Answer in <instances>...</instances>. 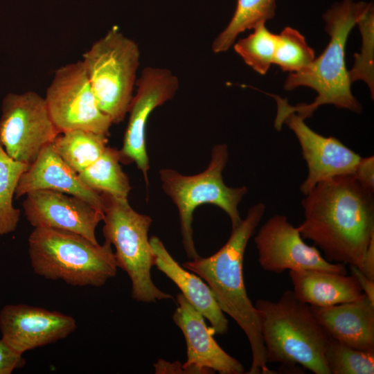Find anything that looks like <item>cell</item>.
Instances as JSON below:
<instances>
[{"mask_svg": "<svg viewBox=\"0 0 374 374\" xmlns=\"http://www.w3.org/2000/svg\"><path fill=\"white\" fill-rule=\"evenodd\" d=\"M30 165L10 157L0 144V235L15 231L21 211L12 204L21 175Z\"/></svg>", "mask_w": 374, "mask_h": 374, "instance_id": "cell-24", "label": "cell"}, {"mask_svg": "<svg viewBox=\"0 0 374 374\" xmlns=\"http://www.w3.org/2000/svg\"><path fill=\"white\" fill-rule=\"evenodd\" d=\"M325 359L330 374L374 373V353L352 348L332 338Z\"/></svg>", "mask_w": 374, "mask_h": 374, "instance_id": "cell-28", "label": "cell"}, {"mask_svg": "<svg viewBox=\"0 0 374 374\" xmlns=\"http://www.w3.org/2000/svg\"><path fill=\"white\" fill-rule=\"evenodd\" d=\"M100 194L103 200V234L105 241L115 247L118 267L130 277L132 299L145 303L172 299V296L158 288L151 278L154 254L148 232L152 218L134 210L127 199Z\"/></svg>", "mask_w": 374, "mask_h": 374, "instance_id": "cell-7", "label": "cell"}, {"mask_svg": "<svg viewBox=\"0 0 374 374\" xmlns=\"http://www.w3.org/2000/svg\"><path fill=\"white\" fill-rule=\"evenodd\" d=\"M179 362L170 363L163 359H159L154 364L156 373H186L182 365Z\"/></svg>", "mask_w": 374, "mask_h": 374, "instance_id": "cell-33", "label": "cell"}, {"mask_svg": "<svg viewBox=\"0 0 374 374\" xmlns=\"http://www.w3.org/2000/svg\"><path fill=\"white\" fill-rule=\"evenodd\" d=\"M60 134L44 98L36 92L10 93L3 99L0 144L12 159L30 165Z\"/></svg>", "mask_w": 374, "mask_h": 374, "instance_id": "cell-10", "label": "cell"}, {"mask_svg": "<svg viewBox=\"0 0 374 374\" xmlns=\"http://www.w3.org/2000/svg\"><path fill=\"white\" fill-rule=\"evenodd\" d=\"M353 174L317 184L301 201L304 219L296 226L330 262L362 270L374 237V197Z\"/></svg>", "mask_w": 374, "mask_h": 374, "instance_id": "cell-1", "label": "cell"}, {"mask_svg": "<svg viewBox=\"0 0 374 374\" xmlns=\"http://www.w3.org/2000/svg\"><path fill=\"white\" fill-rule=\"evenodd\" d=\"M176 299L178 305L172 319L186 340L187 359L182 364L186 373H244L243 365L214 339L215 330L207 326L204 316L181 293L177 295Z\"/></svg>", "mask_w": 374, "mask_h": 374, "instance_id": "cell-16", "label": "cell"}, {"mask_svg": "<svg viewBox=\"0 0 374 374\" xmlns=\"http://www.w3.org/2000/svg\"><path fill=\"white\" fill-rule=\"evenodd\" d=\"M107 142L104 135L73 130L60 134L53 145L62 160L79 174L102 155Z\"/></svg>", "mask_w": 374, "mask_h": 374, "instance_id": "cell-22", "label": "cell"}, {"mask_svg": "<svg viewBox=\"0 0 374 374\" xmlns=\"http://www.w3.org/2000/svg\"><path fill=\"white\" fill-rule=\"evenodd\" d=\"M135 85L137 89L130 105L128 123L118 152L121 163H134L148 186L150 163L145 141L147 123L157 107L175 96L179 80L169 69L148 66L143 69Z\"/></svg>", "mask_w": 374, "mask_h": 374, "instance_id": "cell-12", "label": "cell"}, {"mask_svg": "<svg viewBox=\"0 0 374 374\" xmlns=\"http://www.w3.org/2000/svg\"><path fill=\"white\" fill-rule=\"evenodd\" d=\"M253 240L258 262L265 271L279 274L310 269L347 274L345 264L328 261L317 247L307 244L285 215L276 214L269 218Z\"/></svg>", "mask_w": 374, "mask_h": 374, "instance_id": "cell-11", "label": "cell"}, {"mask_svg": "<svg viewBox=\"0 0 374 374\" xmlns=\"http://www.w3.org/2000/svg\"><path fill=\"white\" fill-rule=\"evenodd\" d=\"M353 175L363 187L374 193L373 156L362 157Z\"/></svg>", "mask_w": 374, "mask_h": 374, "instance_id": "cell-30", "label": "cell"}, {"mask_svg": "<svg viewBox=\"0 0 374 374\" xmlns=\"http://www.w3.org/2000/svg\"><path fill=\"white\" fill-rule=\"evenodd\" d=\"M264 21L252 29L253 31L233 44L235 53L246 64L264 75L273 64L278 35L269 30Z\"/></svg>", "mask_w": 374, "mask_h": 374, "instance_id": "cell-25", "label": "cell"}, {"mask_svg": "<svg viewBox=\"0 0 374 374\" xmlns=\"http://www.w3.org/2000/svg\"><path fill=\"white\" fill-rule=\"evenodd\" d=\"M229 159L225 143L212 148L207 168L194 175H184L175 170H159L162 188L176 205L179 212L182 244L187 256L199 257L193 240V213L197 207L209 204L217 206L229 217L234 229L242 221L238 206L248 189L245 186L230 187L223 180L222 172Z\"/></svg>", "mask_w": 374, "mask_h": 374, "instance_id": "cell-6", "label": "cell"}, {"mask_svg": "<svg viewBox=\"0 0 374 374\" xmlns=\"http://www.w3.org/2000/svg\"><path fill=\"white\" fill-rule=\"evenodd\" d=\"M276 8V0H237L232 18L212 44L213 51L220 53L228 51L240 34L273 19Z\"/></svg>", "mask_w": 374, "mask_h": 374, "instance_id": "cell-23", "label": "cell"}, {"mask_svg": "<svg viewBox=\"0 0 374 374\" xmlns=\"http://www.w3.org/2000/svg\"><path fill=\"white\" fill-rule=\"evenodd\" d=\"M44 99L60 134L82 130L109 135L112 121L98 107L82 61L57 69Z\"/></svg>", "mask_w": 374, "mask_h": 374, "instance_id": "cell-9", "label": "cell"}, {"mask_svg": "<svg viewBox=\"0 0 374 374\" xmlns=\"http://www.w3.org/2000/svg\"><path fill=\"white\" fill-rule=\"evenodd\" d=\"M314 59V50L296 29L287 26L278 35L273 64L283 71L297 72L309 66Z\"/></svg>", "mask_w": 374, "mask_h": 374, "instance_id": "cell-27", "label": "cell"}, {"mask_svg": "<svg viewBox=\"0 0 374 374\" xmlns=\"http://www.w3.org/2000/svg\"><path fill=\"white\" fill-rule=\"evenodd\" d=\"M265 211L262 202L253 205L217 252L183 264L184 268L206 283L222 312L230 316L246 335L252 353L249 374L276 373L267 366L258 312L247 295L243 276L246 247Z\"/></svg>", "mask_w": 374, "mask_h": 374, "instance_id": "cell-2", "label": "cell"}, {"mask_svg": "<svg viewBox=\"0 0 374 374\" xmlns=\"http://www.w3.org/2000/svg\"><path fill=\"white\" fill-rule=\"evenodd\" d=\"M293 292L311 306L328 307L353 301L364 293L355 277L319 270H290Z\"/></svg>", "mask_w": 374, "mask_h": 374, "instance_id": "cell-20", "label": "cell"}, {"mask_svg": "<svg viewBox=\"0 0 374 374\" xmlns=\"http://www.w3.org/2000/svg\"><path fill=\"white\" fill-rule=\"evenodd\" d=\"M361 271L368 278L374 280V237L368 244Z\"/></svg>", "mask_w": 374, "mask_h": 374, "instance_id": "cell-32", "label": "cell"}, {"mask_svg": "<svg viewBox=\"0 0 374 374\" xmlns=\"http://www.w3.org/2000/svg\"><path fill=\"white\" fill-rule=\"evenodd\" d=\"M254 305L267 363L299 364L315 374H330L325 359L330 337L308 304L287 290L277 301L258 299Z\"/></svg>", "mask_w": 374, "mask_h": 374, "instance_id": "cell-4", "label": "cell"}, {"mask_svg": "<svg viewBox=\"0 0 374 374\" xmlns=\"http://www.w3.org/2000/svg\"><path fill=\"white\" fill-rule=\"evenodd\" d=\"M150 243L154 254V265L179 288L188 301L210 322L216 334L226 333L228 320L206 283L181 266L158 237L152 236Z\"/></svg>", "mask_w": 374, "mask_h": 374, "instance_id": "cell-19", "label": "cell"}, {"mask_svg": "<svg viewBox=\"0 0 374 374\" xmlns=\"http://www.w3.org/2000/svg\"><path fill=\"white\" fill-rule=\"evenodd\" d=\"M37 190H51L71 195L103 211L101 194L81 180L78 174L59 156L53 143L45 146L21 175L15 197L17 199Z\"/></svg>", "mask_w": 374, "mask_h": 374, "instance_id": "cell-17", "label": "cell"}, {"mask_svg": "<svg viewBox=\"0 0 374 374\" xmlns=\"http://www.w3.org/2000/svg\"><path fill=\"white\" fill-rule=\"evenodd\" d=\"M28 255L34 272L73 286L100 287L117 272L112 244L93 243L75 233L34 227L28 237Z\"/></svg>", "mask_w": 374, "mask_h": 374, "instance_id": "cell-5", "label": "cell"}, {"mask_svg": "<svg viewBox=\"0 0 374 374\" xmlns=\"http://www.w3.org/2000/svg\"><path fill=\"white\" fill-rule=\"evenodd\" d=\"M285 124L295 134L308 166V175L300 186L306 195L317 184L339 175L353 174L362 157L339 139L324 136L312 130L295 112L276 117L274 127Z\"/></svg>", "mask_w": 374, "mask_h": 374, "instance_id": "cell-13", "label": "cell"}, {"mask_svg": "<svg viewBox=\"0 0 374 374\" xmlns=\"http://www.w3.org/2000/svg\"><path fill=\"white\" fill-rule=\"evenodd\" d=\"M22 206L34 227L67 231L98 243L96 229L103 219V211L80 198L55 190H37L26 195Z\"/></svg>", "mask_w": 374, "mask_h": 374, "instance_id": "cell-15", "label": "cell"}, {"mask_svg": "<svg viewBox=\"0 0 374 374\" xmlns=\"http://www.w3.org/2000/svg\"><path fill=\"white\" fill-rule=\"evenodd\" d=\"M82 57L98 107L112 123L122 122L136 84L140 59L138 44L113 27Z\"/></svg>", "mask_w": 374, "mask_h": 374, "instance_id": "cell-8", "label": "cell"}, {"mask_svg": "<svg viewBox=\"0 0 374 374\" xmlns=\"http://www.w3.org/2000/svg\"><path fill=\"white\" fill-rule=\"evenodd\" d=\"M76 328L73 317L42 308L10 304L0 311L1 339L22 355L28 350L65 339Z\"/></svg>", "mask_w": 374, "mask_h": 374, "instance_id": "cell-14", "label": "cell"}, {"mask_svg": "<svg viewBox=\"0 0 374 374\" xmlns=\"http://www.w3.org/2000/svg\"><path fill=\"white\" fill-rule=\"evenodd\" d=\"M25 364L26 360L22 355L15 352L0 339V374H10Z\"/></svg>", "mask_w": 374, "mask_h": 374, "instance_id": "cell-29", "label": "cell"}, {"mask_svg": "<svg viewBox=\"0 0 374 374\" xmlns=\"http://www.w3.org/2000/svg\"><path fill=\"white\" fill-rule=\"evenodd\" d=\"M78 175L87 186L99 193L127 199L132 189L115 148L107 146L102 155Z\"/></svg>", "mask_w": 374, "mask_h": 374, "instance_id": "cell-21", "label": "cell"}, {"mask_svg": "<svg viewBox=\"0 0 374 374\" xmlns=\"http://www.w3.org/2000/svg\"><path fill=\"white\" fill-rule=\"evenodd\" d=\"M366 2L343 0L336 3L323 14L325 30L330 41L323 53L307 67L289 73L284 89L292 91L299 87H307L317 95L309 104L290 105L286 98L271 95L277 105L276 117L295 112L304 119L310 117L319 107L332 105L360 114L362 107L353 95L348 71L346 66L345 49L348 37Z\"/></svg>", "mask_w": 374, "mask_h": 374, "instance_id": "cell-3", "label": "cell"}, {"mask_svg": "<svg viewBox=\"0 0 374 374\" xmlns=\"http://www.w3.org/2000/svg\"><path fill=\"white\" fill-rule=\"evenodd\" d=\"M356 25L362 36L360 51L354 54V64L348 75L350 82L361 80L365 82L374 97V8L372 3H366L360 13Z\"/></svg>", "mask_w": 374, "mask_h": 374, "instance_id": "cell-26", "label": "cell"}, {"mask_svg": "<svg viewBox=\"0 0 374 374\" xmlns=\"http://www.w3.org/2000/svg\"><path fill=\"white\" fill-rule=\"evenodd\" d=\"M351 275L356 279L362 292L374 303V280L368 278L355 266L350 265Z\"/></svg>", "mask_w": 374, "mask_h": 374, "instance_id": "cell-31", "label": "cell"}, {"mask_svg": "<svg viewBox=\"0 0 374 374\" xmlns=\"http://www.w3.org/2000/svg\"><path fill=\"white\" fill-rule=\"evenodd\" d=\"M310 306L330 338L374 353V303L364 294L353 301L328 307Z\"/></svg>", "mask_w": 374, "mask_h": 374, "instance_id": "cell-18", "label": "cell"}]
</instances>
